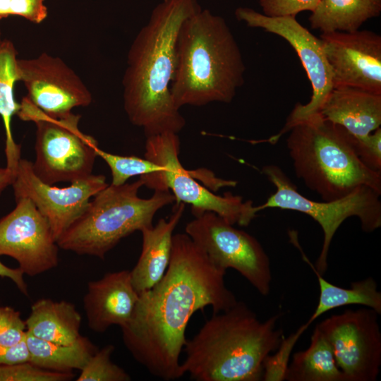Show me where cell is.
Listing matches in <instances>:
<instances>
[{"mask_svg": "<svg viewBox=\"0 0 381 381\" xmlns=\"http://www.w3.org/2000/svg\"><path fill=\"white\" fill-rule=\"evenodd\" d=\"M36 126L35 159L32 168L43 182L73 183L92 174L98 143L79 128L80 116L73 112L60 117L43 113L24 97L16 114Z\"/></svg>", "mask_w": 381, "mask_h": 381, "instance_id": "52a82bcc", "label": "cell"}, {"mask_svg": "<svg viewBox=\"0 0 381 381\" xmlns=\"http://www.w3.org/2000/svg\"><path fill=\"white\" fill-rule=\"evenodd\" d=\"M201 9L197 0H162L135 36L123 78V107L147 137L179 133L186 120L174 104L171 85L176 66V42L184 20Z\"/></svg>", "mask_w": 381, "mask_h": 381, "instance_id": "7a4b0ae2", "label": "cell"}, {"mask_svg": "<svg viewBox=\"0 0 381 381\" xmlns=\"http://www.w3.org/2000/svg\"><path fill=\"white\" fill-rule=\"evenodd\" d=\"M262 172L275 186L276 191L265 203L255 206L256 211L274 207L294 210L308 214L317 222L322 229L324 237L314 268L322 276L327 269L332 240L347 218L357 217L365 232L374 231L381 226L380 194L368 186H361L341 198L317 202L302 195L278 166L266 165L262 167Z\"/></svg>", "mask_w": 381, "mask_h": 381, "instance_id": "ba28073f", "label": "cell"}, {"mask_svg": "<svg viewBox=\"0 0 381 381\" xmlns=\"http://www.w3.org/2000/svg\"><path fill=\"white\" fill-rule=\"evenodd\" d=\"M373 309L346 310L317 326L330 343L345 381H375L381 366V332Z\"/></svg>", "mask_w": 381, "mask_h": 381, "instance_id": "30bf717a", "label": "cell"}, {"mask_svg": "<svg viewBox=\"0 0 381 381\" xmlns=\"http://www.w3.org/2000/svg\"><path fill=\"white\" fill-rule=\"evenodd\" d=\"M320 0H259L263 14L270 17L296 16L304 11H313Z\"/></svg>", "mask_w": 381, "mask_h": 381, "instance_id": "836d02e7", "label": "cell"}, {"mask_svg": "<svg viewBox=\"0 0 381 381\" xmlns=\"http://www.w3.org/2000/svg\"><path fill=\"white\" fill-rule=\"evenodd\" d=\"M24 273L19 268H11L0 261V277L10 279L24 295H28V285L23 278Z\"/></svg>", "mask_w": 381, "mask_h": 381, "instance_id": "d590c367", "label": "cell"}, {"mask_svg": "<svg viewBox=\"0 0 381 381\" xmlns=\"http://www.w3.org/2000/svg\"><path fill=\"white\" fill-rule=\"evenodd\" d=\"M333 88L355 87L381 94V36L370 30L322 32Z\"/></svg>", "mask_w": 381, "mask_h": 381, "instance_id": "9a60e30c", "label": "cell"}, {"mask_svg": "<svg viewBox=\"0 0 381 381\" xmlns=\"http://www.w3.org/2000/svg\"><path fill=\"white\" fill-rule=\"evenodd\" d=\"M245 70L226 20L201 8L184 20L178 34L173 102L179 109L185 105L229 103L244 83Z\"/></svg>", "mask_w": 381, "mask_h": 381, "instance_id": "277c9868", "label": "cell"}, {"mask_svg": "<svg viewBox=\"0 0 381 381\" xmlns=\"http://www.w3.org/2000/svg\"><path fill=\"white\" fill-rule=\"evenodd\" d=\"M20 81L28 94L24 98L51 117H60L78 107H87L92 96L80 77L61 58L42 53L18 59Z\"/></svg>", "mask_w": 381, "mask_h": 381, "instance_id": "5bb4252c", "label": "cell"}, {"mask_svg": "<svg viewBox=\"0 0 381 381\" xmlns=\"http://www.w3.org/2000/svg\"><path fill=\"white\" fill-rule=\"evenodd\" d=\"M198 174L180 165L166 180L167 187L171 190L176 202L191 205L193 216L205 211L213 212L231 224L247 226L256 217L255 206L251 200L244 201L241 195L226 192L217 195L198 183L193 176Z\"/></svg>", "mask_w": 381, "mask_h": 381, "instance_id": "e0dca14e", "label": "cell"}, {"mask_svg": "<svg viewBox=\"0 0 381 381\" xmlns=\"http://www.w3.org/2000/svg\"><path fill=\"white\" fill-rule=\"evenodd\" d=\"M194 217L185 233L212 262L224 271L234 269L261 295L267 296L272 282L270 262L258 241L213 212Z\"/></svg>", "mask_w": 381, "mask_h": 381, "instance_id": "9c48e42d", "label": "cell"}, {"mask_svg": "<svg viewBox=\"0 0 381 381\" xmlns=\"http://www.w3.org/2000/svg\"><path fill=\"white\" fill-rule=\"evenodd\" d=\"M97 156L109 166L111 172V183L120 186L135 176H143L159 171L160 167L155 162L136 156H122L97 149Z\"/></svg>", "mask_w": 381, "mask_h": 381, "instance_id": "4316f807", "label": "cell"}, {"mask_svg": "<svg viewBox=\"0 0 381 381\" xmlns=\"http://www.w3.org/2000/svg\"><path fill=\"white\" fill-rule=\"evenodd\" d=\"M29 361L30 353L25 338L13 346L0 344V365L14 364Z\"/></svg>", "mask_w": 381, "mask_h": 381, "instance_id": "e575fe53", "label": "cell"}, {"mask_svg": "<svg viewBox=\"0 0 381 381\" xmlns=\"http://www.w3.org/2000/svg\"><path fill=\"white\" fill-rule=\"evenodd\" d=\"M112 344H108L90 358L80 370L77 381H129L131 376L122 368L112 362L111 357L114 351Z\"/></svg>", "mask_w": 381, "mask_h": 381, "instance_id": "83f0119b", "label": "cell"}, {"mask_svg": "<svg viewBox=\"0 0 381 381\" xmlns=\"http://www.w3.org/2000/svg\"><path fill=\"white\" fill-rule=\"evenodd\" d=\"M184 209V203L176 202L168 219H160L155 226L140 231L142 251L136 265L130 271L132 284L138 294L152 288L164 275L171 259L174 230Z\"/></svg>", "mask_w": 381, "mask_h": 381, "instance_id": "d6986e66", "label": "cell"}, {"mask_svg": "<svg viewBox=\"0 0 381 381\" xmlns=\"http://www.w3.org/2000/svg\"><path fill=\"white\" fill-rule=\"evenodd\" d=\"M280 314L265 321L243 302L213 313L198 332L186 340L182 373L196 381H258L265 358L284 338L277 328Z\"/></svg>", "mask_w": 381, "mask_h": 381, "instance_id": "3957f363", "label": "cell"}, {"mask_svg": "<svg viewBox=\"0 0 381 381\" xmlns=\"http://www.w3.org/2000/svg\"><path fill=\"white\" fill-rule=\"evenodd\" d=\"M353 136L355 151L361 161L370 169L381 173V128L365 136Z\"/></svg>", "mask_w": 381, "mask_h": 381, "instance_id": "d6a6232c", "label": "cell"}, {"mask_svg": "<svg viewBox=\"0 0 381 381\" xmlns=\"http://www.w3.org/2000/svg\"><path fill=\"white\" fill-rule=\"evenodd\" d=\"M235 16L247 26L263 29L286 40L297 53L311 83L313 93L306 104H297L284 126L319 114L333 89L332 74L320 38L301 25L296 16L270 17L248 7H238Z\"/></svg>", "mask_w": 381, "mask_h": 381, "instance_id": "8fae6325", "label": "cell"}, {"mask_svg": "<svg viewBox=\"0 0 381 381\" xmlns=\"http://www.w3.org/2000/svg\"><path fill=\"white\" fill-rule=\"evenodd\" d=\"M17 55L11 40L0 41V116L6 131V167L13 172L21 158L20 145L14 141L11 129V118L20 108L14 97L15 84L20 81Z\"/></svg>", "mask_w": 381, "mask_h": 381, "instance_id": "cb8c5ba5", "label": "cell"}, {"mask_svg": "<svg viewBox=\"0 0 381 381\" xmlns=\"http://www.w3.org/2000/svg\"><path fill=\"white\" fill-rule=\"evenodd\" d=\"M140 178L120 186L109 184L90 200L85 210L56 241L59 248L104 259L123 238L152 226L157 212L176 202L170 190L138 196Z\"/></svg>", "mask_w": 381, "mask_h": 381, "instance_id": "8992f818", "label": "cell"}, {"mask_svg": "<svg viewBox=\"0 0 381 381\" xmlns=\"http://www.w3.org/2000/svg\"><path fill=\"white\" fill-rule=\"evenodd\" d=\"M285 380L345 381L329 341L316 325L308 349L293 355Z\"/></svg>", "mask_w": 381, "mask_h": 381, "instance_id": "7402d4cb", "label": "cell"}, {"mask_svg": "<svg viewBox=\"0 0 381 381\" xmlns=\"http://www.w3.org/2000/svg\"><path fill=\"white\" fill-rule=\"evenodd\" d=\"M309 325L310 324L306 322L287 338H284V337L276 349L277 352L273 355L269 354L267 356L262 365V380H285L289 358L293 349L303 333L308 328Z\"/></svg>", "mask_w": 381, "mask_h": 381, "instance_id": "f1b7e54d", "label": "cell"}, {"mask_svg": "<svg viewBox=\"0 0 381 381\" xmlns=\"http://www.w3.org/2000/svg\"><path fill=\"white\" fill-rule=\"evenodd\" d=\"M25 337L26 323L20 312L9 306H0V344L13 346Z\"/></svg>", "mask_w": 381, "mask_h": 381, "instance_id": "1f68e13d", "label": "cell"}, {"mask_svg": "<svg viewBox=\"0 0 381 381\" xmlns=\"http://www.w3.org/2000/svg\"><path fill=\"white\" fill-rule=\"evenodd\" d=\"M30 362L46 370L58 372L80 370L98 348L82 336L71 344H61L37 338L26 332Z\"/></svg>", "mask_w": 381, "mask_h": 381, "instance_id": "603a6c76", "label": "cell"}, {"mask_svg": "<svg viewBox=\"0 0 381 381\" xmlns=\"http://www.w3.org/2000/svg\"><path fill=\"white\" fill-rule=\"evenodd\" d=\"M380 12L381 0H320L309 22L322 32H352Z\"/></svg>", "mask_w": 381, "mask_h": 381, "instance_id": "44dd1931", "label": "cell"}, {"mask_svg": "<svg viewBox=\"0 0 381 381\" xmlns=\"http://www.w3.org/2000/svg\"><path fill=\"white\" fill-rule=\"evenodd\" d=\"M303 258L315 274L320 288L318 306L307 321L310 325L327 311L349 305H362L381 314V292L373 277L353 282L351 287L343 288L327 281L306 256Z\"/></svg>", "mask_w": 381, "mask_h": 381, "instance_id": "d4e9b609", "label": "cell"}, {"mask_svg": "<svg viewBox=\"0 0 381 381\" xmlns=\"http://www.w3.org/2000/svg\"><path fill=\"white\" fill-rule=\"evenodd\" d=\"M14 176V172L7 168L0 167V195L8 186H11Z\"/></svg>", "mask_w": 381, "mask_h": 381, "instance_id": "8d00e7d4", "label": "cell"}, {"mask_svg": "<svg viewBox=\"0 0 381 381\" xmlns=\"http://www.w3.org/2000/svg\"><path fill=\"white\" fill-rule=\"evenodd\" d=\"M108 185L104 176L92 174L59 188L43 182L35 174L32 162L21 158L11 183L15 199L32 200L47 219L56 241L83 213L91 198Z\"/></svg>", "mask_w": 381, "mask_h": 381, "instance_id": "7c38bea8", "label": "cell"}, {"mask_svg": "<svg viewBox=\"0 0 381 381\" xmlns=\"http://www.w3.org/2000/svg\"><path fill=\"white\" fill-rule=\"evenodd\" d=\"M138 298L130 270L107 272L101 279L89 282L83 297L89 328L103 333L111 325L125 326L133 315Z\"/></svg>", "mask_w": 381, "mask_h": 381, "instance_id": "2e32d148", "label": "cell"}, {"mask_svg": "<svg viewBox=\"0 0 381 381\" xmlns=\"http://www.w3.org/2000/svg\"><path fill=\"white\" fill-rule=\"evenodd\" d=\"M82 318L75 305L66 301L40 298L25 320L26 332L37 338L71 344L80 337Z\"/></svg>", "mask_w": 381, "mask_h": 381, "instance_id": "ffe728a7", "label": "cell"}, {"mask_svg": "<svg viewBox=\"0 0 381 381\" xmlns=\"http://www.w3.org/2000/svg\"><path fill=\"white\" fill-rule=\"evenodd\" d=\"M180 145L178 133H164L147 137L145 158L157 164L160 170L140 176L143 186L154 190H169L167 177L181 165L179 157Z\"/></svg>", "mask_w": 381, "mask_h": 381, "instance_id": "484cf974", "label": "cell"}, {"mask_svg": "<svg viewBox=\"0 0 381 381\" xmlns=\"http://www.w3.org/2000/svg\"><path fill=\"white\" fill-rule=\"evenodd\" d=\"M1 40V31H0V41Z\"/></svg>", "mask_w": 381, "mask_h": 381, "instance_id": "74e56055", "label": "cell"}, {"mask_svg": "<svg viewBox=\"0 0 381 381\" xmlns=\"http://www.w3.org/2000/svg\"><path fill=\"white\" fill-rule=\"evenodd\" d=\"M319 114L355 137L369 135L381 124V94L350 87H334Z\"/></svg>", "mask_w": 381, "mask_h": 381, "instance_id": "ac0fdd59", "label": "cell"}, {"mask_svg": "<svg viewBox=\"0 0 381 381\" xmlns=\"http://www.w3.org/2000/svg\"><path fill=\"white\" fill-rule=\"evenodd\" d=\"M287 131L296 175L324 201L341 198L363 186L381 194V173L361 161L352 135L344 128L318 114L284 127L268 141L276 143Z\"/></svg>", "mask_w": 381, "mask_h": 381, "instance_id": "5b68a950", "label": "cell"}, {"mask_svg": "<svg viewBox=\"0 0 381 381\" xmlns=\"http://www.w3.org/2000/svg\"><path fill=\"white\" fill-rule=\"evenodd\" d=\"M225 273L188 234H174L164 275L139 294L130 321L121 327L126 349L150 374L167 381L183 375L179 358L193 315L207 306L223 312L238 302Z\"/></svg>", "mask_w": 381, "mask_h": 381, "instance_id": "6da1fadb", "label": "cell"}, {"mask_svg": "<svg viewBox=\"0 0 381 381\" xmlns=\"http://www.w3.org/2000/svg\"><path fill=\"white\" fill-rule=\"evenodd\" d=\"M0 219V256L16 260L24 274L34 277L56 267L59 246L47 219L28 198Z\"/></svg>", "mask_w": 381, "mask_h": 381, "instance_id": "4fadbf2b", "label": "cell"}, {"mask_svg": "<svg viewBox=\"0 0 381 381\" xmlns=\"http://www.w3.org/2000/svg\"><path fill=\"white\" fill-rule=\"evenodd\" d=\"M47 15L44 0H0V20L15 16L39 24Z\"/></svg>", "mask_w": 381, "mask_h": 381, "instance_id": "4dcf8cb0", "label": "cell"}, {"mask_svg": "<svg viewBox=\"0 0 381 381\" xmlns=\"http://www.w3.org/2000/svg\"><path fill=\"white\" fill-rule=\"evenodd\" d=\"M74 377L71 372L43 369L30 361L0 365V381H68Z\"/></svg>", "mask_w": 381, "mask_h": 381, "instance_id": "f546056e", "label": "cell"}]
</instances>
